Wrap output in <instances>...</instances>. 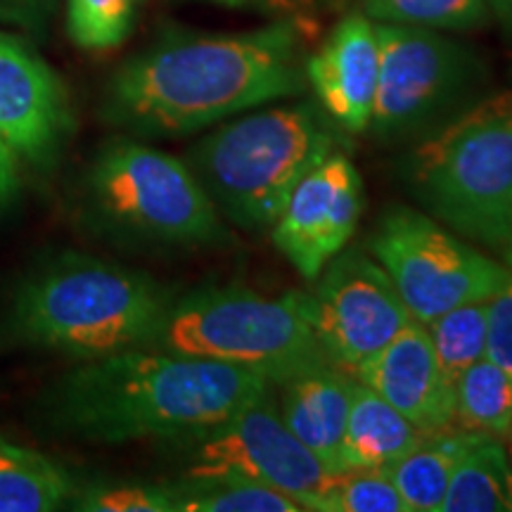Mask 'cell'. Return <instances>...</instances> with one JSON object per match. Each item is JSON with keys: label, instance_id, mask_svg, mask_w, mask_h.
Instances as JSON below:
<instances>
[{"label": "cell", "instance_id": "obj_1", "mask_svg": "<svg viewBox=\"0 0 512 512\" xmlns=\"http://www.w3.org/2000/svg\"><path fill=\"white\" fill-rule=\"evenodd\" d=\"M304 41L290 19L238 34L169 36L107 81L102 117L136 138H181L302 95Z\"/></svg>", "mask_w": 512, "mask_h": 512}, {"label": "cell", "instance_id": "obj_2", "mask_svg": "<svg viewBox=\"0 0 512 512\" xmlns=\"http://www.w3.org/2000/svg\"><path fill=\"white\" fill-rule=\"evenodd\" d=\"M247 370L162 349H124L81 361L48 394L55 430L95 444L200 437L271 394Z\"/></svg>", "mask_w": 512, "mask_h": 512}, {"label": "cell", "instance_id": "obj_3", "mask_svg": "<svg viewBox=\"0 0 512 512\" xmlns=\"http://www.w3.org/2000/svg\"><path fill=\"white\" fill-rule=\"evenodd\" d=\"M171 299L143 271L67 254L17 287L8 330L27 347L91 361L145 347Z\"/></svg>", "mask_w": 512, "mask_h": 512}, {"label": "cell", "instance_id": "obj_4", "mask_svg": "<svg viewBox=\"0 0 512 512\" xmlns=\"http://www.w3.org/2000/svg\"><path fill=\"white\" fill-rule=\"evenodd\" d=\"M344 143L347 131L318 102H299L233 117L197 140L185 162L223 221L268 233L297 183Z\"/></svg>", "mask_w": 512, "mask_h": 512}, {"label": "cell", "instance_id": "obj_5", "mask_svg": "<svg viewBox=\"0 0 512 512\" xmlns=\"http://www.w3.org/2000/svg\"><path fill=\"white\" fill-rule=\"evenodd\" d=\"M406 185L425 214L512 268V91L432 128L406 159Z\"/></svg>", "mask_w": 512, "mask_h": 512}, {"label": "cell", "instance_id": "obj_6", "mask_svg": "<svg viewBox=\"0 0 512 512\" xmlns=\"http://www.w3.org/2000/svg\"><path fill=\"white\" fill-rule=\"evenodd\" d=\"M145 347L242 368L271 387L332 366L306 316V292L268 297L242 285L174 297Z\"/></svg>", "mask_w": 512, "mask_h": 512}, {"label": "cell", "instance_id": "obj_7", "mask_svg": "<svg viewBox=\"0 0 512 512\" xmlns=\"http://www.w3.org/2000/svg\"><path fill=\"white\" fill-rule=\"evenodd\" d=\"M95 214L128 238L159 247L230 240L223 216L185 159L133 138L110 140L86 176Z\"/></svg>", "mask_w": 512, "mask_h": 512}, {"label": "cell", "instance_id": "obj_8", "mask_svg": "<svg viewBox=\"0 0 512 512\" xmlns=\"http://www.w3.org/2000/svg\"><path fill=\"white\" fill-rule=\"evenodd\" d=\"M368 252L420 323L456 306L489 302L512 275L503 261L413 207L384 211L368 238Z\"/></svg>", "mask_w": 512, "mask_h": 512}, {"label": "cell", "instance_id": "obj_9", "mask_svg": "<svg viewBox=\"0 0 512 512\" xmlns=\"http://www.w3.org/2000/svg\"><path fill=\"white\" fill-rule=\"evenodd\" d=\"M380 74L368 131L392 143L430 133L479 81L477 55L444 31L375 22Z\"/></svg>", "mask_w": 512, "mask_h": 512}, {"label": "cell", "instance_id": "obj_10", "mask_svg": "<svg viewBox=\"0 0 512 512\" xmlns=\"http://www.w3.org/2000/svg\"><path fill=\"white\" fill-rule=\"evenodd\" d=\"M190 456L188 475H235L280 491L318 512L332 475L290 432L275 408L273 389L200 437L181 441Z\"/></svg>", "mask_w": 512, "mask_h": 512}, {"label": "cell", "instance_id": "obj_11", "mask_svg": "<svg viewBox=\"0 0 512 512\" xmlns=\"http://www.w3.org/2000/svg\"><path fill=\"white\" fill-rule=\"evenodd\" d=\"M306 292V316L332 366L354 375L387 347L413 316L368 249L344 247Z\"/></svg>", "mask_w": 512, "mask_h": 512}, {"label": "cell", "instance_id": "obj_12", "mask_svg": "<svg viewBox=\"0 0 512 512\" xmlns=\"http://www.w3.org/2000/svg\"><path fill=\"white\" fill-rule=\"evenodd\" d=\"M361 214V174L342 150L313 166L297 183L268 233L278 252L313 283L349 247Z\"/></svg>", "mask_w": 512, "mask_h": 512}, {"label": "cell", "instance_id": "obj_13", "mask_svg": "<svg viewBox=\"0 0 512 512\" xmlns=\"http://www.w3.org/2000/svg\"><path fill=\"white\" fill-rule=\"evenodd\" d=\"M72 131L67 91L36 50L0 31V138L19 159L48 169Z\"/></svg>", "mask_w": 512, "mask_h": 512}, {"label": "cell", "instance_id": "obj_14", "mask_svg": "<svg viewBox=\"0 0 512 512\" xmlns=\"http://www.w3.org/2000/svg\"><path fill=\"white\" fill-rule=\"evenodd\" d=\"M354 377L422 432L456 427V382L441 368L420 320L413 318L387 347L358 366Z\"/></svg>", "mask_w": 512, "mask_h": 512}, {"label": "cell", "instance_id": "obj_15", "mask_svg": "<svg viewBox=\"0 0 512 512\" xmlns=\"http://www.w3.org/2000/svg\"><path fill=\"white\" fill-rule=\"evenodd\" d=\"M380 50L375 22L347 15L306 57V83L325 114L347 133H366L373 119Z\"/></svg>", "mask_w": 512, "mask_h": 512}, {"label": "cell", "instance_id": "obj_16", "mask_svg": "<svg viewBox=\"0 0 512 512\" xmlns=\"http://www.w3.org/2000/svg\"><path fill=\"white\" fill-rule=\"evenodd\" d=\"M354 384V375L323 366L273 387L280 418L332 477L344 472V434Z\"/></svg>", "mask_w": 512, "mask_h": 512}, {"label": "cell", "instance_id": "obj_17", "mask_svg": "<svg viewBox=\"0 0 512 512\" xmlns=\"http://www.w3.org/2000/svg\"><path fill=\"white\" fill-rule=\"evenodd\" d=\"M427 432L418 430L387 403L380 394L363 382L354 384L351 396L347 434H344L342 463L344 472L354 470H384L425 439ZM342 472V475H344Z\"/></svg>", "mask_w": 512, "mask_h": 512}, {"label": "cell", "instance_id": "obj_18", "mask_svg": "<svg viewBox=\"0 0 512 512\" xmlns=\"http://www.w3.org/2000/svg\"><path fill=\"white\" fill-rule=\"evenodd\" d=\"M74 477L55 458L0 434V512L67 508Z\"/></svg>", "mask_w": 512, "mask_h": 512}, {"label": "cell", "instance_id": "obj_19", "mask_svg": "<svg viewBox=\"0 0 512 512\" xmlns=\"http://www.w3.org/2000/svg\"><path fill=\"white\" fill-rule=\"evenodd\" d=\"M475 437L477 432L460 427L425 434L413 451L389 467L387 475L411 512H441L453 472Z\"/></svg>", "mask_w": 512, "mask_h": 512}, {"label": "cell", "instance_id": "obj_20", "mask_svg": "<svg viewBox=\"0 0 512 512\" xmlns=\"http://www.w3.org/2000/svg\"><path fill=\"white\" fill-rule=\"evenodd\" d=\"M441 512H512V463L501 439L477 432L453 472Z\"/></svg>", "mask_w": 512, "mask_h": 512}, {"label": "cell", "instance_id": "obj_21", "mask_svg": "<svg viewBox=\"0 0 512 512\" xmlns=\"http://www.w3.org/2000/svg\"><path fill=\"white\" fill-rule=\"evenodd\" d=\"M171 484L176 512H304L294 498L235 475H185Z\"/></svg>", "mask_w": 512, "mask_h": 512}, {"label": "cell", "instance_id": "obj_22", "mask_svg": "<svg viewBox=\"0 0 512 512\" xmlns=\"http://www.w3.org/2000/svg\"><path fill=\"white\" fill-rule=\"evenodd\" d=\"M512 425V375L482 358L456 380V427L503 439Z\"/></svg>", "mask_w": 512, "mask_h": 512}, {"label": "cell", "instance_id": "obj_23", "mask_svg": "<svg viewBox=\"0 0 512 512\" xmlns=\"http://www.w3.org/2000/svg\"><path fill=\"white\" fill-rule=\"evenodd\" d=\"M427 335L432 339L444 373L453 382L486 358L489 344V302H472L456 306V309L439 313L437 318L425 323Z\"/></svg>", "mask_w": 512, "mask_h": 512}, {"label": "cell", "instance_id": "obj_24", "mask_svg": "<svg viewBox=\"0 0 512 512\" xmlns=\"http://www.w3.org/2000/svg\"><path fill=\"white\" fill-rule=\"evenodd\" d=\"M373 22L437 31H475L491 22L489 0H361Z\"/></svg>", "mask_w": 512, "mask_h": 512}, {"label": "cell", "instance_id": "obj_25", "mask_svg": "<svg viewBox=\"0 0 512 512\" xmlns=\"http://www.w3.org/2000/svg\"><path fill=\"white\" fill-rule=\"evenodd\" d=\"M140 0H67V34L76 48L105 53L131 36Z\"/></svg>", "mask_w": 512, "mask_h": 512}, {"label": "cell", "instance_id": "obj_26", "mask_svg": "<svg viewBox=\"0 0 512 512\" xmlns=\"http://www.w3.org/2000/svg\"><path fill=\"white\" fill-rule=\"evenodd\" d=\"M318 512H411L384 470H354L332 477Z\"/></svg>", "mask_w": 512, "mask_h": 512}, {"label": "cell", "instance_id": "obj_27", "mask_svg": "<svg viewBox=\"0 0 512 512\" xmlns=\"http://www.w3.org/2000/svg\"><path fill=\"white\" fill-rule=\"evenodd\" d=\"M67 508L86 512H176L174 484L150 482H112L76 484Z\"/></svg>", "mask_w": 512, "mask_h": 512}, {"label": "cell", "instance_id": "obj_28", "mask_svg": "<svg viewBox=\"0 0 512 512\" xmlns=\"http://www.w3.org/2000/svg\"><path fill=\"white\" fill-rule=\"evenodd\" d=\"M486 358L512 375V275L489 299V344Z\"/></svg>", "mask_w": 512, "mask_h": 512}, {"label": "cell", "instance_id": "obj_29", "mask_svg": "<svg viewBox=\"0 0 512 512\" xmlns=\"http://www.w3.org/2000/svg\"><path fill=\"white\" fill-rule=\"evenodd\" d=\"M55 0H0V19L24 29H41L48 22Z\"/></svg>", "mask_w": 512, "mask_h": 512}, {"label": "cell", "instance_id": "obj_30", "mask_svg": "<svg viewBox=\"0 0 512 512\" xmlns=\"http://www.w3.org/2000/svg\"><path fill=\"white\" fill-rule=\"evenodd\" d=\"M22 190L19 157L12 147L0 138V211L8 209Z\"/></svg>", "mask_w": 512, "mask_h": 512}, {"label": "cell", "instance_id": "obj_31", "mask_svg": "<svg viewBox=\"0 0 512 512\" xmlns=\"http://www.w3.org/2000/svg\"><path fill=\"white\" fill-rule=\"evenodd\" d=\"M311 5H313V0H268V10L287 12V15H292V12L309 10Z\"/></svg>", "mask_w": 512, "mask_h": 512}, {"label": "cell", "instance_id": "obj_32", "mask_svg": "<svg viewBox=\"0 0 512 512\" xmlns=\"http://www.w3.org/2000/svg\"><path fill=\"white\" fill-rule=\"evenodd\" d=\"M214 3L228 5V8H266L268 0H214Z\"/></svg>", "mask_w": 512, "mask_h": 512}, {"label": "cell", "instance_id": "obj_33", "mask_svg": "<svg viewBox=\"0 0 512 512\" xmlns=\"http://www.w3.org/2000/svg\"><path fill=\"white\" fill-rule=\"evenodd\" d=\"M501 441H503V446H505V453H508V458H510V463H512V425H510L508 434H505V437H503Z\"/></svg>", "mask_w": 512, "mask_h": 512}, {"label": "cell", "instance_id": "obj_34", "mask_svg": "<svg viewBox=\"0 0 512 512\" xmlns=\"http://www.w3.org/2000/svg\"><path fill=\"white\" fill-rule=\"evenodd\" d=\"M491 5H496V8H501L503 12H508V15H512V0H489Z\"/></svg>", "mask_w": 512, "mask_h": 512}]
</instances>
